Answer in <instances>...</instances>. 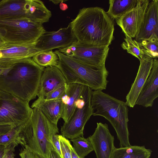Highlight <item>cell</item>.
I'll list each match as a JSON object with an SVG mask.
<instances>
[{"mask_svg":"<svg viewBox=\"0 0 158 158\" xmlns=\"http://www.w3.org/2000/svg\"><path fill=\"white\" fill-rule=\"evenodd\" d=\"M77 41L88 45L109 46L114 38L113 20L102 8L84 7L69 23Z\"/></svg>","mask_w":158,"mask_h":158,"instance_id":"6da1fadb","label":"cell"},{"mask_svg":"<svg viewBox=\"0 0 158 158\" xmlns=\"http://www.w3.org/2000/svg\"><path fill=\"white\" fill-rule=\"evenodd\" d=\"M44 68L32 58L23 59L3 70L0 75V90L29 103L37 96Z\"/></svg>","mask_w":158,"mask_h":158,"instance_id":"7a4b0ae2","label":"cell"},{"mask_svg":"<svg viewBox=\"0 0 158 158\" xmlns=\"http://www.w3.org/2000/svg\"><path fill=\"white\" fill-rule=\"evenodd\" d=\"M59 133L57 125L51 122L37 108H32L30 118L22 125L19 144L42 158H48L53 146L52 136Z\"/></svg>","mask_w":158,"mask_h":158,"instance_id":"3957f363","label":"cell"},{"mask_svg":"<svg viewBox=\"0 0 158 158\" xmlns=\"http://www.w3.org/2000/svg\"><path fill=\"white\" fill-rule=\"evenodd\" d=\"M91 102L93 115L103 117L110 123L116 132L120 147L130 146L126 103L100 90L92 91Z\"/></svg>","mask_w":158,"mask_h":158,"instance_id":"277c9868","label":"cell"},{"mask_svg":"<svg viewBox=\"0 0 158 158\" xmlns=\"http://www.w3.org/2000/svg\"><path fill=\"white\" fill-rule=\"evenodd\" d=\"M55 52L59 58L57 67L63 74L67 84H81L94 91L106 89L109 72L105 64L98 68H93L66 56L58 50Z\"/></svg>","mask_w":158,"mask_h":158,"instance_id":"5b68a950","label":"cell"},{"mask_svg":"<svg viewBox=\"0 0 158 158\" xmlns=\"http://www.w3.org/2000/svg\"><path fill=\"white\" fill-rule=\"evenodd\" d=\"M0 28L12 44H35L46 31L42 24L25 18L0 20Z\"/></svg>","mask_w":158,"mask_h":158,"instance_id":"8992f818","label":"cell"},{"mask_svg":"<svg viewBox=\"0 0 158 158\" xmlns=\"http://www.w3.org/2000/svg\"><path fill=\"white\" fill-rule=\"evenodd\" d=\"M48 10L40 0H2L0 20L25 18L41 24L47 19Z\"/></svg>","mask_w":158,"mask_h":158,"instance_id":"52a82bcc","label":"cell"},{"mask_svg":"<svg viewBox=\"0 0 158 158\" xmlns=\"http://www.w3.org/2000/svg\"><path fill=\"white\" fill-rule=\"evenodd\" d=\"M92 92L85 85L82 96L76 102L75 108L71 116L61 127L62 135L67 139L71 140L83 136L85 124L93 114L91 102Z\"/></svg>","mask_w":158,"mask_h":158,"instance_id":"ba28073f","label":"cell"},{"mask_svg":"<svg viewBox=\"0 0 158 158\" xmlns=\"http://www.w3.org/2000/svg\"><path fill=\"white\" fill-rule=\"evenodd\" d=\"M32 110L29 103L0 90V125L23 124L30 118Z\"/></svg>","mask_w":158,"mask_h":158,"instance_id":"9c48e42d","label":"cell"},{"mask_svg":"<svg viewBox=\"0 0 158 158\" xmlns=\"http://www.w3.org/2000/svg\"><path fill=\"white\" fill-rule=\"evenodd\" d=\"M70 24L56 31H46L35 43L40 52L67 47L77 41Z\"/></svg>","mask_w":158,"mask_h":158,"instance_id":"30bf717a","label":"cell"},{"mask_svg":"<svg viewBox=\"0 0 158 158\" xmlns=\"http://www.w3.org/2000/svg\"><path fill=\"white\" fill-rule=\"evenodd\" d=\"M76 49L73 58L93 68H98L105 64L109 46L96 47L76 43Z\"/></svg>","mask_w":158,"mask_h":158,"instance_id":"8fae6325","label":"cell"},{"mask_svg":"<svg viewBox=\"0 0 158 158\" xmlns=\"http://www.w3.org/2000/svg\"><path fill=\"white\" fill-rule=\"evenodd\" d=\"M150 1L139 0L135 8L115 19L124 34L132 38H135L139 31Z\"/></svg>","mask_w":158,"mask_h":158,"instance_id":"7c38bea8","label":"cell"},{"mask_svg":"<svg viewBox=\"0 0 158 158\" xmlns=\"http://www.w3.org/2000/svg\"><path fill=\"white\" fill-rule=\"evenodd\" d=\"M97 123L94 132L89 136L96 158H110L116 148L114 136L111 134L107 124Z\"/></svg>","mask_w":158,"mask_h":158,"instance_id":"4fadbf2b","label":"cell"},{"mask_svg":"<svg viewBox=\"0 0 158 158\" xmlns=\"http://www.w3.org/2000/svg\"><path fill=\"white\" fill-rule=\"evenodd\" d=\"M35 44H11L0 50V66L7 67L23 59L32 58L40 52Z\"/></svg>","mask_w":158,"mask_h":158,"instance_id":"5bb4252c","label":"cell"},{"mask_svg":"<svg viewBox=\"0 0 158 158\" xmlns=\"http://www.w3.org/2000/svg\"><path fill=\"white\" fill-rule=\"evenodd\" d=\"M158 60L153 59L149 76L138 97L136 105L152 107L158 97Z\"/></svg>","mask_w":158,"mask_h":158,"instance_id":"9a60e30c","label":"cell"},{"mask_svg":"<svg viewBox=\"0 0 158 158\" xmlns=\"http://www.w3.org/2000/svg\"><path fill=\"white\" fill-rule=\"evenodd\" d=\"M153 59L144 56L140 61L139 69L135 81L126 97L125 102L127 106L133 108L152 69Z\"/></svg>","mask_w":158,"mask_h":158,"instance_id":"2e32d148","label":"cell"},{"mask_svg":"<svg viewBox=\"0 0 158 158\" xmlns=\"http://www.w3.org/2000/svg\"><path fill=\"white\" fill-rule=\"evenodd\" d=\"M66 83L65 77L57 67H46L41 77L37 96L44 98L53 89Z\"/></svg>","mask_w":158,"mask_h":158,"instance_id":"e0dca14e","label":"cell"},{"mask_svg":"<svg viewBox=\"0 0 158 158\" xmlns=\"http://www.w3.org/2000/svg\"><path fill=\"white\" fill-rule=\"evenodd\" d=\"M31 107L38 109L51 122L57 125L62 117L64 105L62 99L46 100L38 98Z\"/></svg>","mask_w":158,"mask_h":158,"instance_id":"ac0fdd59","label":"cell"},{"mask_svg":"<svg viewBox=\"0 0 158 158\" xmlns=\"http://www.w3.org/2000/svg\"><path fill=\"white\" fill-rule=\"evenodd\" d=\"M84 85L77 83L67 84L64 95L62 98L63 110L61 118L66 123L75 108V103L82 96Z\"/></svg>","mask_w":158,"mask_h":158,"instance_id":"d6986e66","label":"cell"},{"mask_svg":"<svg viewBox=\"0 0 158 158\" xmlns=\"http://www.w3.org/2000/svg\"><path fill=\"white\" fill-rule=\"evenodd\" d=\"M152 151L145 146L137 145L115 148L110 158H149Z\"/></svg>","mask_w":158,"mask_h":158,"instance_id":"ffe728a7","label":"cell"},{"mask_svg":"<svg viewBox=\"0 0 158 158\" xmlns=\"http://www.w3.org/2000/svg\"><path fill=\"white\" fill-rule=\"evenodd\" d=\"M139 0H110L106 13L112 19L119 18L135 8Z\"/></svg>","mask_w":158,"mask_h":158,"instance_id":"44dd1931","label":"cell"},{"mask_svg":"<svg viewBox=\"0 0 158 158\" xmlns=\"http://www.w3.org/2000/svg\"><path fill=\"white\" fill-rule=\"evenodd\" d=\"M33 60L39 66L43 67L57 66L59 58L52 50L40 52L33 56Z\"/></svg>","mask_w":158,"mask_h":158,"instance_id":"7402d4cb","label":"cell"},{"mask_svg":"<svg viewBox=\"0 0 158 158\" xmlns=\"http://www.w3.org/2000/svg\"><path fill=\"white\" fill-rule=\"evenodd\" d=\"M134 38L138 42L143 40H158V29L143 20L139 31Z\"/></svg>","mask_w":158,"mask_h":158,"instance_id":"603a6c76","label":"cell"},{"mask_svg":"<svg viewBox=\"0 0 158 158\" xmlns=\"http://www.w3.org/2000/svg\"><path fill=\"white\" fill-rule=\"evenodd\" d=\"M73 143V148L80 158H84L94 151L89 136L85 138L80 136L70 140Z\"/></svg>","mask_w":158,"mask_h":158,"instance_id":"cb8c5ba5","label":"cell"},{"mask_svg":"<svg viewBox=\"0 0 158 158\" xmlns=\"http://www.w3.org/2000/svg\"><path fill=\"white\" fill-rule=\"evenodd\" d=\"M125 41L121 44L122 48L127 52L137 58L140 61L145 56L139 42L125 34Z\"/></svg>","mask_w":158,"mask_h":158,"instance_id":"d4e9b609","label":"cell"},{"mask_svg":"<svg viewBox=\"0 0 158 158\" xmlns=\"http://www.w3.org/2000/svg\"><path fill=\"white\" fill-rule=\"evenodd\" d=\"M143 20L158 29V0L150 1L146 10Z\"/></svg>","mask_w":158,"mask_h":158,"instance_id":"484cf974","label":"cell"},{"mask_svg":"<svg viewBox=\"0 0 158 158\" xmlns=\"http://www.w3.org/2000/svg\"><path fill=\"white\" fill-rule=\"evenodd\" d=\"M144 56L152 58L158 57V40H143L139 42Z\"/></svg>","mask_w":158,"mask_h":158,"instance_id":"4316f807","label":"cell"},{"mask_svg":"<svg viewBox=\"0 0 158 158\" xmlns=\"http://www.w3.org/2000/svg\"><path fill=\"white\" fill-rule=\"evenodd\" d=\"M23 125L16 126L8 132L0 135V145L15 142L19 144V135Z\"/></svg>","mask_w":158,"mask_h":158,"instance_id":"83f0119b","label":"cell"},{"mask_svg":"<svg viewBox=\"0 0 158 158\" xmlns=\"http://www.w3.org/2000/svg\"><path fill=\"white\" fill-rule=\"evenodd\" d=\"M67 83H63L48 93L44 98L46 100L61 99L64 95Z\"/></svg>","mask_w":158,"mask_h":158,"instance_id":"f1b7e54d","label":"cell"},{"mask_svg":"<svg viewBox=\"0 0 158 158\" xmlns=\"http://www.w3.org/2000/svg\"><path fill=\"white\" fill-rule=\"evenodd\" d=\"M59 139L62 158H72L70 141L61 135H59Z\"/></svg>","mask_w":158,"mask_h":158,"instance_id":"f546056e","label":"cell"},{"mask_svg":"<svg viewBox=\"0 0 158 158\" xmlns=\"http://www.w3.org/2000/svg\"><path fill=\"white\" fill-rule=\"evenodd\" d=\"M19 144L17 142H13L6 145L5 152L2 158H14L15 148Z\"/></svg>","mask_w":158,"mask_h":158,"instance_id":"4dcf8cb0","label":"cell"},{"mask_svg":"<svg viewBox=\"0 0 158 158\" xmlns=\"http://www.w3.org/2000/svg\"><path fill=\"white\" fill-rule=\"evenodd\" d=\"M76 42L67 47L59 49L58 50L68 57H73L76 49Z\"/></svg>","mask_w":158,"mask_h":158,"instance_id":"1f68e13d","label":"cell"},{"mask_svg":"<svg viewBox=\"0 0 158 158\" xmlns=\"http://www.w3.org/2000/svg\"><path fill=\"white\" fill-rule=\"evenodd\" d=\"M19 155L21 158H42L35 153L24 147L21 149Z\"/></svg>","mask_w":158,"mask_h":158,"instance_id":"d6a6232c","label":"cell"},{"mask_svg":"<svg viewBox=\"0 0 158 158\" xmlns=\"http://www.w3.org/2000/svg\"><path fill=\"white\" fill-rule=\"evenodd\" d=\"M52 142L53 146L56 151L62 158L61 147L59 139V135H53L52 137Z\"/></svg>","mask_w":158,"mask_h":158,"instance_id":"836d02e7","label":"cell"},{"mask_svg":"<svg viewBox=\"0 0 158 158\" xmlns=\"http://www.w3.org/2000/svg\"><path fill=\"white\" fill-rule=\"evenodd\" d=\"M15 127L11 124L0 125V135L8 132Z\"/></svg>","mask_w":158,"mask_h":158,"instance_id":"e575fe53","label":"cell"},{"mask_svg":"<svg viewBox=\"0 0 158 158\" xmlns=\"http://www.w3.org/2000/svg\"><path fill=\"white\" fill-rule=\"evenodd\" d=\"M4 35L3 31L0 28V50L6 48L12 44H8L5 40L3 38Z\"/></svg>","mask_w":158,"mask_h":158,"instance_id":"d590c367","label":"cell"},{"mask_svg":"<svg viewBox=\"0 0 158 158\" xmlns=\"http://www.w3.org/2000/svg\"><path fill=\"white\" fill-rule=\"evenodd\" d=\"M48 158H61L53 146L50 150Z\"/></svg>","mask_w":158,"mask_h":158,"instance_id":"8d00e7d4","label":"cell"},{"mask_svg":"<svg viewBox=\"0 0 158 158\" xmlns=\"http://www.w3.org/2000/svg\"><path fill=\"white\" fill-rule=\"evenodd\" d=\"M7 144L0 145V158H2L4 156Z\"/></svg>","mask_w":158,"mask_h":158,"instance_id":"74e56055","label":"cell"},{"mask_svg":"<svg viewBox=\"0 0 158 158\" xmlns=\"http://www.w3.org/2000/svg\"><path fill=\"white\" fill-rule=\"evenodd\" d=\"M70 149L72 158H80L75 151L72 145L70 146Z\"/></svg>","mask_w":158,"mask_h":158,"instance_id":"f35d334b","label":"cell"},{"mask_svg":"<svg viewBox=\"0 0 158 158\" xmlns=\"http://www.w3.org/2000/svg\"><path fill=\"white\" fill-rule=\"evenodd\" d=\"M59 6L60 9L63 11L67 10L68 8L67 4L64 3V2H62L60 3Z\"/></svg>","mask_w":158,"mask_h":158,"instance_id":"ab89813d","label":"cell"},{"mask_svg":"<svg viewBox=\"0 0 158 158\" xmlns=\"http://www.w3.org/2000/svg\"><path fill=\"white\" fill-rule=\"evenodd\" d=\"M49 1H51L52 2H53L54 4H57L58 3H60L62 2H66L67 1V0H49Z\"/></svg>","mask_w":158,"mask_h":158,"instance_id":"60d3db41","label":"cell"},{"mask_svg":"<svg viewBox=\"0 0 158 158\" xmlns=\"http://www.w3.org/2000/svg\"><path fill=\"white\" fill-rule=\"evenodd\" d=\"M2 0H0V2Z\"/></svg>","mask_w":158,"mask_h":158,"instance_id":"b9f144b4","label":"cell"}]
</instances>
